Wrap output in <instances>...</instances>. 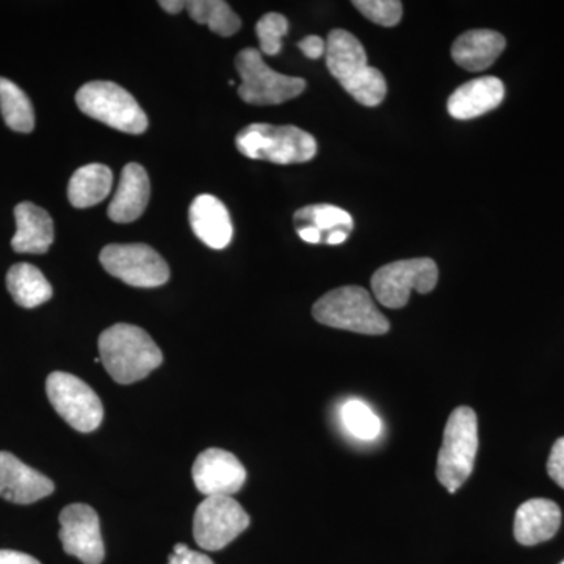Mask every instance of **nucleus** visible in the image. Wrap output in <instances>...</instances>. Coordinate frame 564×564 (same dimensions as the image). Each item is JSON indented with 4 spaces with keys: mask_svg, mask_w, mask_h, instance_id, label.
Here are the masks:
<instances>
[{
    "mask_svg": "<svg viewBox=\"0 0 564 564\" xmlns=\"http://www.w3.org/2000/svg\"><path fill=\"white\" fill-rule=\"evenodd\" d=\"M326 66L344 90L366 107H377L388 95L380 69L369 66L361 41L352 33L336 29L326 41Z\"/></svg>",
    "mask_w": 564,
    "mask_h": 564,
    "instance_id": "1",
    "label": "nucleus"
},
{
    "mask_svg": "<svg viewBox=\"0 0 564 564\" xmlns=\"http://www.w3.org/2000/svg\"><path fill=\"white\" fill-rule=\"evenodd\" d=\"M98 345L99 359L118 384L137 383L163 362L161 348L150 334L128 323L107 328L99 336Z\"/></svg>",
    "mask_w": 564,
    "mask_h": 564,
    "instance_id": "2",
    "label": "nucleus"
},
{
    "mask_svg": "<svg viewBox=\"0 0 564 564\" xmlns=\"http://www.w3.org/2000/svg\"><path fill=\"white\" fill-rule=\"evenodd\" d=\"M237 150L254 161L291 165L313 161L317 154V141L295 126H273L256 122L242 129L236 137Z\"/></svg>",
    "mask_w": 564,
    "mask_h": 564,
    "instance_id": "3",
    "label": "nucleus"
},
{
    "mask_svg": "<svg viewBox=\"0 0 564 564\" xmlns=\"http://www.w3.org/2000/svg\"><path fill=\"white\" fill-rule=\"evenodd\" d=\"M313 315L329 328L367 336H383L391 329V323L375 306L370 293L359 285H345L325 293L314 304Z\"/></svg>",
    "mask_w": 564,
    "mask_h": 564,
    "instance_id": "4",
    "label": "nucleus"
},
{
    "mask_svg": "<svg viewBox=\"0 0 564 564\" xmlns=\"http://www.w3.org/2000/svg\"><path fill=\"white\" fill-rule=\"evenodd\" d=\"M478 454V419L473 408L459 406L448 417L437 455L436 475L448 492L455 494L473 474Z\"/></svg>",
    "mask_w": 564,
    "mask_h": 564,
    "instance_id": "5",
    "label": "nucleus"
},
{
    "mask_svg": "<svg viewBox=\"0 0 564 564\" xmlns=\"http://www.w3.org/2000/svg\"><path fill=\"white\" fill-rule=\"evenodd\" d=\"M76 102L85 115L124 133L139 135L148 129L147 113L131 93L113 82L95 80L84 85Z\"/></svg>",
    "mask_w": 564,
    "mask_h": 564,
    "instance_id": "6",
    "label": "nucleus"
},
{
    "mask_svg": "<svg viewBox=\"0 0 564 564\" xmlns=\"http://www.w3.org/2000/svg\"><path fill=\"white\" fill-rule=\"evenodd\" d=\"M236 68L242 77L239 96L251 106H278L299 98L306 88V80L270 68L254 47H247L237 55Z\"/></svg>",
    "mask_w": 564,
    "mask_h": 564,
    "instance_id": "7",
    "label": "nucleus"
},
{
    "mask_svg": "<svg viewBox=\"0 0 564 564\" xmlns=\"http://www.w3.org/2000/svg\"><path fill=\"white\" fill-rule=\"evenodd\" d=\"M437 276L440 270L433 259H406L378 269L372 276V291L380 304L389 310H400L410 302L411 292H432Z\"/></svg>",
    "mask_w": 564,
    "mask_h": 564,
    "instance_id": "8",
    "label": "nucleus"
},
{
    "mask_svg": "<svg viewBox=\"0 0 564 564\" xmlns=\"http://www.w3.org/2000/svg\"><path fill=\"white\" fill-rule=\"evenodd\" d=\"M46 392L54 410L76 432L91 433L101 426V399L80 378L66 372L51 373L46 381Z\"/></svg>",
    "mask_w": 564,
    "mask_h": 564,
    "instance_id": "9",
    "label": "nucleus"
},
{
    "mask_svg": "<svg viewBox=\"0 0 564 564\" xmlns=\"http://www.w3.org/2000/svg\"><path fill=\"white\" fill-rule=\"evenodd\" d=\"M104 269L132 288H161L170 280V267L144 243L107 245L99 256Z\"/></svg>",
    "mask_w": 564,
    "mask_h": 564,
    "instance_id": "10",
    "label": "nucleus"
},
{
    "mask_svg": "<svg viewBox=\"0 0 564 564\" xmlns=\"http://www.w3.org/2000/svg\"><path fill=\"white\" fill-rule=\"evenodd\" d=\"M242 505L228 496L206 497L193 518V536L204 551L217 552L250 527Z\"/></svg>",
    "mask_w": 564,
    "mask_h": 564,
    "instance_id": "11",
    "label": "nucleus"
},
{
    "mask_svg": "<svg viewBox=\"0 0 564 564\" xmlns=\"http://www.w3.org/2000/svg\"><path fill=\"white\" fill-rule=\"evenodd\" d=\"M61 536L66 554L84 564H101L106 556L99 516L85 503H73L61 513Z\"/></svg>",
    "mask_w": 564,
    "mask_h": 564,
    "instance_id": "12",
    "label": "nucleus"
},
{
    "mask_svg": "<svg viewBox=\"0 0 564 564\" xmlns=\"http://www.w3.org/2000/svg\"><path fill=\"white\" fill-rule=\"evenodd\" d=\"M196 489L206 497H231L243 488L247 469L231 452L207 448L198 455L192 469Z\"/></svg>",
    "mask_w": 564,
    "mask_h": 564,
    "instance_id": "13",
    "label": "nucleus"
},
{
    "mask_svg": "<svg viewBox=\"0 0 564 564\" xmlns=\"http://www.w3.org/2000/svg\"><path fill=\"white\" fill-rule=\"evenodd\" d=\"M55 485L10 452H0V497L11 503L31 505L54 492Z\"/></svg>",
    "mask_w": 564,
    "mask_h": 564,
    "instance_id": "14",
    "label": "nucleus"
},
{
    "mask_svg": "<svg viewBox=\"0 0 564 564\" xmlns=\"http://www.w3.org/2000/svg\"><path fill=\"white\" fill-rule=\"evenodd\" d=\"M503 82L497 77H480L456 88L448 98L447 110L455 120H473L502 104Z\"/></svg>",
    "mask_w": 564,
    "mask_h": 564,
    "instance_id": "15",
    "label": "nucleus"
},
{
    "mask_svg": "<svg viewBox=\"0 0 564 564\" xmlns=\"http://www.w3.org/2000/svg\"><path fill=\"white\" fill-rule=\"evenodd\" d=\"M562 525V510L549 499H532L516 511L514 538L519 544L536 545L552 540Z\"/></svg>",
    "mask_w": 564,
    "mask_h": 564,
    "instance_id": "16",
    "label": "nucleus"
},
{
    "mask_svg": "<svg viewBox=\"0 0 564 564\" xmlns=\"http://www.w3.org/2000/svg\"><path fill=\"white\" fill-rule=\"evenodd\" d=\"M191 226L195 236L214 250H223L232 240V221L220 199L212 195H199L192 203Z\"/></svg>",
    "mask_w": 564,
    "mask_h": 564,
    "instance_id": "17",
    "label": "nucleus"
},
{
    "mask_svg": "<svg viewBox=\"0 0 564 564\" xmlns=\"http://www.w3.org/2000/svg\"><path fill=\"white\" fill-rule=\"evenodd\" d=\"M151 184L147 170L140 163L122 169L120 185L109 206L110 220L132 223L139 220L150 203Z\"/></svg>",
    "mask_w": 564,
    "mask_h": 564,
    "instance_id": "18",
    "label": "nucleus"
},
{
    "mask_svg": "<svg viewBox=\"0 0 564 564\" xmlns=\"http://www.w3.org/2000/svg\"><path fill=\"white\" fill-rule=\"evenodd\" d=\"M17 234L11 239V247L17 252L44 254L54 242V221L46 210L33 203L18 204L14 209Z\"/></svg>",
    "mask_w": 564,
    "mask_h": 564,
    "instance_id": "19",
    "label": "nucleus"
},
{
    "mask_svg": "<svg viewBox=\"0 0 564 564\" xmlns=\"http://www.w3.org/2000/svg\"><path fill=\"white\" fill-rule=\"evenodd\" d=\"M505 46H507V40L499 32L478 29V31L464 32L456 39L452 46V57L456 65L470 73H477V70L488 69L502 54Z\"/></svg>",
    "mask_w": 564,
    "mask_h": 564,
    "instance_id": "20",
    "label": "nucleus"
},
{
    "mask_svg": "<svg viewBox=\"0 0 564 564\" xmlns=\"http://www.w3.org/2000/svg\"><path fill=\"white\" fill-rule=\"evenodd\" d=\"M111 185H113V174L109 166L101 163L82 166L70 177L69 203L77 209L96 206L109 196Z\"/></svg>",
    "mask_w": 564,
    "mask_h": 564,
    "instance_id": "21",
    "label": "nucleus"
},
{
    "mask_svg": "<svg viewBox=\"0 0 564 564\" xmlns=\"http://www.w3.org/2000/svg\"><path fill=\"white\" fill-rule=\"evenodd\" d=\"M7 289L14 303L25 310H33L52 299V285L40 269L32 263H17L7 273Z\"/></svg>",
    "mask_w": 564,
    "mask_h": 564,
    "instance_id": "22",
    "label": "nucleus"
},
{
    "mask_svg": "<svg viewBox=\"0 0 564 564\" xmlns=\"http://www.w3.org/2000/svg\"><path fill=\"white\" fill-rule=\"evenodd\" d=\"M295 228H313L321 234L322 243L328 245L332 237L339 232L352 231V218L347 210L332 204H314L296 212L293 217Z\"/></svg>",
    "mask_w": 564,
    "mask_h": 564,
    "instance_id": "23",
    "label": "nucleus"
},
{
    "mask_svg": "<svg viewBox=\"0 0 564 564\" xmlns=\"http://www.w3.org/2000/svg\"><path fill=\"white\" fill-rule=\"evenodd\" d=\"M0 111L14 132L29 133L35 128V111L31 99L14 82L0 77Z\"/></svg>",
    "mask_w": 564,
    "mask_h": 564,
    "instance_id": "24",
    "label": "nucleus"
},
{
    "mask_svg": "<svg viewBox=\"0 0 564 564\" xmlns=\"http://www.w3.org/2000/svg\"><path fill=\"white\" fill-rule=\"evenodd\" d=\"M193 21L207 25L221 36H232L239 32L242 21L223 0H192L185 6Z\"/></svg>",
    "mask_w": 564,
    "mask_h": 564,
    "instance_id": "25",
    "label": "nucleus"
},
{
    "mask_svg": "<svg viewBox=\"0 0 564 564\" xmlns=\"http://www.w3.org/2000/svg\"><path fill=\"white\" fill-rule=\"evenodd\" d=\"M340 415L348 432L358 440L372 441L381 432L380 419L361 400L345 403Z\"/></svg>",
    "mask_w": 564,
    "mask_h": 564,
    "instance_id": "26",
    "label": "nucleus"
},
{
    "mask_svg": "<svg viewBox=\"0 0 564 564\" xmlns=\"http://www.w3.org/2000/svg\"><path fill=\"white\" fill-rule=\"evenodd\" d=\"M289 21L280 13H267L256 24L259 43H261L262 54H280L282 47V36L288 35Z\"/></svg>",
    "mask_w": 564,
    "mask_h": 564,
    "instance_id": "27",
    "label": "nucleus"
},
{
    "mask_svg": "<svg viewBox=\"0 0 564 564\" xmlns=\"http://www.w3.org/2000/svg\"><path fill=\"white\" fill-rule=\"evenodd\" d=\"M356 7L367 20L383 28H393L402 20L403 6L399 0H355Z\"/></svg>",
    "mask_w": 564,
    "mask_h": 564,
    "instance_id": "28",
    "label": "nucleus"
},
{
    "mask_svg": "<svg viewBox=\"0 0 564 564\" xmlns=\"http://www.w3.org/2000/svg\"><path fill=\"white\" fill-rule=\"evenodd\" d=\"M549 477L555 481L560 488L564 489V437H560L558 441L552 447L551 456L547 462Z\"/></svg>",
    "mask_w": 564,
    "mask_h": 564,
    "instance_id": "29",
    "label": "nucleus"
},
{
    "mask_svg": "<svg viewBox=\"0 0 564 564\" xmlns=\"http://www.w3.org/2000/svg\"><path fill=\"white\" fill-rule=\"evenodd\" d=\"M169 564H215L209 556L192 551L187 544H176L170 555Z\"/></svg>",
    "mask_w": 564,
    "mask_h": 564,
    "instance_id": "30",
    "label": "nucleus"
},
{
    "mask_svg": "<svg viewBox=\"0 0 564 564\" xmlns=\"http://www.w3.org/2000/svg\"><path fill=\"white\" fill-rule=\"evenodd\" d=\"M299 47L307 58H313V61L321 58L326 51L325 41L317 35L306 36V39L300 41Z\"/></svg>",
    "mask_w": 564,
    "mask_h": 564,
    "instance_id": "31",
    "label": "nucleus"
},
{
    "mask_svg": "<svg viewBox=\"0 0 564 564\" xmlns=\"http://www.w3.org/2000/svg\"><path fill=\"white\" fill-rule=\"evenodd\" d=\"M0 564H41L39 560L33 558L32 555L22 554L18 551H0Z\"/></svg>",
    "mask_w": 564,
    "mask_h": 564,
    "instance_id": "32",
    "label": "nucleus"
},
{
    "mask_svg": "<svg viewBox=\"0 0 564 564\" xmlns=\"http://www.w3.org/2000/svg\"><path fill=\"white\" fill-rule=\"evenodd\" d=\"M159 6H161L166 13L177 14L185 9L187 2H182V0H162V2H159Z\"/></svg>",
    "mask_w": 564,
    "mask_h": 564,
    "instance_id": "33",
    "label": "nucleus"
},
{
    "mask_svg": "<svg viewBox=\"0 0 564 564\" xmlns=\"http://www.w3.org/2000/svg\"><path fill=\"white\" fill-rule=\"evenodd\" d=\"M562 564H564V562Z\"/></svg>",
    "mask_w": 564,
    "mask_h": 564,
    "instance_id": "34",
    "label": "nucleus"
}]
</instances>
